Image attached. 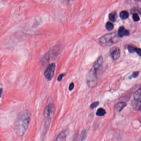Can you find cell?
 Segmentation results:
<instances>
[{"label":"cell","instance_id":"obj_13","mask_svg":"<svg viewBox=\"0 0 141 141\" xmlns=\"http://www.w3.org/2000/svg\"><path fill=\"white\" fill-rule=\"evenodd\" d=\"M117 15L116 12H112L109 15V18L112 22H115L117 19Z\"/></svg>","mask_w":141,"mask_h":141},{"label":"cell","instance_id":"obj_11","mask_svg":"<svg viewBox=\"0 0 141 141\" xmlns=\"http://www.w3.org/2000/svg\"><path fill=\"white\" fill-rule=\"evenodd\" d=\"M120 16L121 19H126L129 17V13L127 11L123 10L121 11L120 14Z\"/></svg>","mask_w":141,"mask_h":141},{"label":"cell","instance_id":"obj_25","mask_svg":"<svg viewBox=\"0 0 141 141\" xmlns=\"http://www.w3.org/2000/svg\"><path fill=\"white\" fill-rule=\"evenodd\" d=\"M139 110H140V112H141V105H140V107H139Z\"/></svg>","mask_w":141,"mask_h":141},{"label":"cell","instance_id":"obj_18","mask_svg":"<svg viewBox=\"0 0 141 141\" xmlns=\"http://www.w3.org/2000/svg\"><path fill=\"white\" fill-rule=\"evenodd\" d=\"M99 104V102H95L92 103L91 105H90V108L91 109H94L97 107Z\"/></svg>","mask_w":141,"mask_h":141},{"label":"cell","instance_id":"obj_1","mask_svg":"<svg viewBox=\"0 0 141 141\" xmlns=\"http://www.w3.org/2000/svg\"><path fill=\"white\" fill-rule=\"evenodd\" d=\"M31 119V113L28 111H23L19 114L14 125V130L17 135L21 137L24 134L28 128Z\"/></svg>","mask_w":141,"mask_h":141},{"label":"cell","instance_id":"obj_6","mask_svg":"<svg viewBox=\"0 0 141 141\" xmlns=\"http://www.w3.org/2000/svg\"><path fill=\"white\" fill-rule=\"evenodd\" d=\"M110 53L112 58L114 60L118 59L121 55L120 50L119 48L117 47H113L111 49Z\"/></svg>","mask_w":141,"mask_h":141},{"label":"cell","instance_id":"obj_15","mask_svg":"<svg viewBox=\"0 0 141 141\" xmlns=\"http://www.w3.org/2000/svg\"><path fill=\"white\" fill-rule=\"evenodd\" d=\"M114 27V26L112 23L110 22H108L106 24V28L108 31H111L113 30Z\"/></svg>","mask_w":141,"mask_h":141},{"label":"cell","instance_id":"obj_14","mask_svg":"<svg viewBox=\"0 0 141 141\" xmlns=\"http://www.w3.org/2000/svg\"><path fill=\"white\" fill-rule=\"evenodd\" d=\"M106 113V111L103 108H100L98 109L97 111L96 115L97 116H102L105 115Z\"/></svg>","mask_w":141,"mask_h":141},{"label":"cell","instance_id":"obj_4","mask_svg":"<svg viewBox=\"0 0 141 141\" xmlns=\"http://www.w3.org/2000/svg\"><path fill=\"white\" fill-rule=\"evenodd\" d=\"M55 108L53 104L50 103L47 105L44 110V116L45 118V128L46 129L48 128L50 123L54 116L55 112Z\"/></svg>","mask_w":141,"mask_h":141},{"label":"cell","instance_id":"obj_21","mask_svg":"<svg viewBox=\"0 0 141 141\" xmlns=\"http://www.w3.org/2000/svg\"><path fill=\"white\" fill-rule=\"evenodd\" d=\"M135 52L137 53V54L139 55H140V56H141V49L137 48L136 47Z\"/></svg>","mask_w":141,"mask_h":141},{"label":"cell","instance_id":"obj_24","mask_svg":"<svg viewBox=\"0 0 141 141\" xmlns=\"http://www.w3.org/2000/svg\"><path fill=\"white\" fill-rule=\"evenodd\" d=\"M2 93H3V89L1 88H0V97H1Z\"/></svg>","mask_w":141,"mask_h":141},{"label":"cell","instance_id":"obj_5","mask_svg":"<svg viewBox=\"0 0 141 141\" xmlns=\"http://www.w3.org/2000/svg\"><path fill=\"white\" fill-rule=\"evenodd\" d=\"M55 69V64H50L47 67L45 71L44 75L47 80L50 81L52 79L54 76Z\"/></svg>","mask_w":141,"mask_h":141},{"label":"cell","instance_id":"obj_9","mask_svg":"<svg viewBox=\"0 0 141 141\" xmlns=\"http://www.w3.org/2000/svg\"><path fill=\"white\" fill-rule=\"evenodd\" d=\"M66 131H62L58 134L55 141H65L66 139Z\"/></svg>","mask_w":141,"mask_h":141},{"label":"cell","instance_id":"obj_22","mask_svg":"<svg viewBox=\"0 0 141 141\" xmlns=\"http://www.w3.org/2000/svg\"><path fill=\"white\" fill-rule=\"evenodd\" d=\"M74 83H71L70 85H69V90L70 91L72 90L74 88Z\"/></svg>","mask_w":141,"mask_h":141},{"label":"cell","instance_id":"obj_10","mask_svg":"<svg viewBox=\"0 0 141 141\" xmlns=\"http://www.w3.org/2000/svg\"><path fill=\"white\" fill-rule=\"evenodd\" d=\"M126 106V104L125 102H120L117 103L115 106V109L118 112H121L122 109Z\"/></svg>","mask_w":141,"mask_h":141},{"label":"cell","instance_id":"obj_12","mask_svg":"<svg viewBox=\"0 0 141 141\" xmlns=\"http://www.w3.org/2000/svg\"><path fill=\"white\" fill-rule=\"evenodd\" d=\"M87 136V131H86V130H84L81 132V135H80V138L81 141H84L86 139Z\"/></svg>","mask_w":141,"mask_h":141},{"label":"cell","instance_id":"obj_23","mask_svg":"<svg viewBox=\"0 0 141 141\" xmlns=\"http://www.w3.org/2000/svg\"><path fill=\"white\" fill-rule=\"evenodd\" d=\"M64 76V74H60V75L59 76L58 78H57V80H58V81H62V78Z\"/></svg>","mask_w":141,"mask_h":141},{"label":"cell","instance_id":"obj_26","mask_svg":"<svg viewBox=\"0 0 141 141\" xmlns=\"http://www.w3.org/2000/svg\"><path fill=\"white\" fill-rule=\"evenodd\" d=\"M136 0V1H139V0Z\"/></svg>","mask_w":141,"mask_h":141},{"label":"cell","instance_id":"obj_2","mask_svg":"<svg viewBox=\"0 0 141 141\" xmlns=\"http://www.w3.org/2000/svg\"><path fill=\"white\" fill-rule=\"evenodd\" d=\"M99 68L93 66L87 74V85L90 88H94L97 86L98 83L97 76V71Z\"/></svg>","mask_w":141,"mask_h":141},{"label":"cell","instance_id":"obj_17","mask_svg":"<svg viewBox=\"0 0 141 141\" xmlns=\"http://www.w3.org/2000/svg\"><path fill=\"white\" fill-rule=\"evenodd\" d=\"M133 20L135 22H138L140 20V17L137 13L133 14L132 15Z\"/></svg>","mask_w":141,"mask_h":141},{"label":"cell","instance_id":"obj_8","mask_svg":"<svg viewBox=\"0 0 141 141\" xmlns=\"http://www.w3.org/2000/svg\"><path fill=\"white\" fill-rule=\"evenodd\" d=\"M134 97L136 101L141 102V87L134 93Z\"/></svg>","mask_w":141,"mask_h":141},{"label":"cell","instance_id":"obj_7","mask_svg":"<svg viewBox=\"0 0 141 141\" xmlns=\"http://www.w3.org/2000/svg\"><path fill=\"white\" fill-rule=\"evenodd\" d=\"M129 35V31L123 27H121L119 28L118 31V36L120 37H122Z\"/></svg>","mask_w":141,"mask_h":141},{"label":"cell","instance_id":"obj_3","mask_svg":"<svg viewBox=\"0 0 141 141\" xmlns=\"http://www.w3.org/2000/svg\"><path fill=\"white\" fill-rule=\"evenodd\" d=\"M118 36L115 33L107 34L101 37L99 42L103 46H110L118 41Z\"/></svg>","mask_w":141,"mask_h":141},{"label":"cell","instance_id":"obj_20","mask_svg":"<svg viewBox=\"0 0 141 141\" xmlns=\"http://www.w3.org/2000/svg\"><path fill=\"white\" fill-rule=\"evenodd\" d=\"M78 140H79V134L78 133H76L74 134L72 141H78Z\"/></svg>","mask_w":141,"mask_h":141},{"label":"cell","instance_id":"obj_19","mask_svg":"<svg viewBox=\"0 0 141 141\" xmlns=\"http://www.w3.org/2000/svg\"><path fill=\"white\" fill-rule=\"evenodd\" d=\"M139 74V71H135V72L132 73V74L130 77V78H136V77H137L138 76Z\"/></svg>","mask_w":141,"mask_h":141},{"label":"cell","instance_id":"obj_16","mask_svg":"<svg viewBox=\"0 0 141 141\" xmlns=\"http://www.w3.org/2000/svg\"><path fill=\"white\" fill-rule=\"evenodd\" d=\"M136 48V47H134V46H132V45H129L128 46V49L130 53L134 52L135 51Z\"/></svg>","mask_w":141,"mask_h":141}]
</instances>
